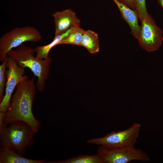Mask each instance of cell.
I'll list each match as a JSON object with an SVG mask.
<instances>
[{"label":"cell","instance_id":"1","mask_svg":"<svg viewBox=\"0 0 163 163\" xmlns=\"http://www.w3.org/2000/svg\"><path fill=\"white\" fill-rule=\"evenodd\" d=\"M36 89L33 78H28L18 85L6 112L4 121L5 124L7 125L14 122H23L30 126L37 133H38L40 122L36 118L32 111Z\"/></svg>","mask_w":163,"mask_h":163},{"label":"cell","instance_id":"2","mask_svg":"<svg viewBox=\"0 0 163 163\" xmlns=\"http://www.w3.org/2000/svg\"><path fill=\"white\" fill-rule=\"evenodd\" d=\"M35 53L34 49L23 43L16 50L9 51L7 56L14 59L19 67L28 68L31 70L37 78V89L42 92L45 88L52 60L50 56L46 59H40L34 56Z\"/></svg>","mask_w":163,"mask_h":163},{"label":"cell","instance_id":"3","mask_svg":"<svg viewBox=\"0 0 163 163\" xmlns=\"http://www.w3.org/2000/svg\"><path fill=\"white\" fill-rule=\"evenodd\" d=\"M37 133L26 123L22 121L0 125V147L7 148L24 155L26 149L32 146Z\"/></svg>","mask_w":163,"mask_h":163},{"label":"cell","instance_id":"4","mask_svg":"<svg viewBox=\"0 0 163 163\" xmlns=\"http://www.w3.org/2000/svg\"><path fill=\"white\" fill-rule=\"evenodd\" d=\"M42 38L36 28L30 26L16 27L0 38V61L2 62L8 53L26 42H36Z\"/></svg>","mask_w":163,"mask_h":163},{"label":"cell","instance_id":"5","mask_svg":"<svg viewBox=\"0 0 163 163\" xmlns=\"http://www.w3.org/2000/svg\"><path fill=\"white\" fill-rule=\"evenodd\" d=\"M97 154L102 163H128L133 160L149 162L150 160L146 152L135 145L111 148L100 145L97 148Z\"/></svg>","mask_w":163,"mask_h":163},{"label":"cell","instance_id":"6","mask_svg":"<svg viewBox=\"0 0 163 163\" xmlns=\"http://www.w3.org/2000/svg\"><path fill=\"white\" fill-rule=\"evenodd\" d=\"M141 125L135 123L124 130L113 131L100 138H93L88 143L107 148H118L135 145L139 135Z\"/></svg>","mask_w":163,"mask_h":163},{"label":"cell","instance_id":"7","mask_svg":"<svg viewBox=\"0 0 163 163\" xmlns=\"http://www.w3.org/2000/svg\"><path fill=\"white\" fill-rule=\"evenodd\" d=\"M141 21V25L137 39L139 45L149 52L157 50L161 46L163 40L162 30L150 14L143 18Z\"/></svg>","mask_w":163,"mask_h":163},{"label":"cell","instance_id":"8","mask_svg":"<svg viewBox=\"0 0 163 163\" xmlns=\"http://www.w3.org/2000/svg\"><path fill=\"white\" fill-rule=\"evenodd\" d=\"M7 68L5 93L0 102V111L5 113L10 105L14 89L19 83L28 78L27 75H24L25 68L18 66L14 59L8 56Z\"/></svg>","mask_w":163,"mask_h":163},{"label":"cell","instance_id":"9","mask_svg":"<svg viewBox=\"0 0 163 163\" xmlns=\"http://www.w3.org/2000/svg\"><path fill=\"white\" fill-rule=\"evenodd\" d=\"M55 27V36L63 34L74 27H80V20L71 9L55 11L52 14Z\"/></svg>","mask_w":163,"mask_h":163},{"label":"cell","instance_id":"10","mask_svg":"<svg viewBox=\"0 0 163 163\" xmlns=\"http://www.w3.org/2000/svg\"><path fill=\"white\" fill-rule=\"evenodd\" d=\"M113 0L118 7L122 18L129 26L132 35L137 39L139 35L140 26L139 24V17L136 11L117 0Z\"/></svg>","mask_w":163,"mask_h":163},{"label":"cell","instance_id":"11","mask_svg":"<svg viewBox=\"0 0 163 163\" xmlns=\"http://www.w3.org/2000/svg\"><path fill=\"white\" fill-rule=\"evenodd\" d=\"M10 149L0 148V163H45L44 160H36L24 157Z\"/></svg>","mask_w":163,"mask_h":163},{"label":"cell","instance_id":"12","mask_svg":"<svg viewBox=\"0 0 163 163\" xmlns=\"http://www.w3.org/2000/svg\"><path fill=\"white\" fill-rule=\"evenodd\" d=\"M79 27H72L65 33L55 36L53 41L50 43L45 45L38 46L34 48L36 56L41 59H46L49 56V53L50 50L54 46L59 45V43L67 37L73 30Z\"/></svg>","mask_w":163,"mask_h":163},{"label":"cell","instance_id":"13","mask_svg":"<svg viewBox=\"0 0 163 163\" xmlns=\"http://www.w3.org/2000/svg\"><path fill=\"white\" fill-rule=\"evenodd\" d=\"M98 35L94 31L85 30L81 42V46L86 49L91 54H95L100 50Z\"/></svg>","mask_w":163,"mask_h":163},{"label":"cell","instance_id":"14","mask_svg":"<svg viewBox=\"0 0 163 163\" xmlns=\"http://www.w3.org/2000/svg\"><path fill=\"white\" fill-rule=\"evenodd\" d=\"M45 163H102V162L99 156L97 154L80 155L64 160L50 161H46Z\"/></svg>","mask_w":163,"mask_h":163},{"label":"cell","instance_id":"15","mask_svg":"<svg viewBox=\"0 0 163 163\" xmlns=\"http://www.w3.org/2000/svg\"><path fill=\"white\" fill-rule=\"evenodd\" d=\"M85 30L80 27L72 30L59 43L61 44H70L81 46V42Z\"/></svg>","mask_w":163,"mask_h":163},{"label":"cell","instance_id":"16","mask_svg":"<svg viewBox=\"0 0 163 163\" xmlns=\"http://www.w3.org/2000/svg\"><path fill=\"white\" fill-rule=\"evenodd\" d=\"M8 61V56L0 65V102L4 97L6 79V68Z\"/></svg>","mask_w":163,"mask_h":163},{"label":"cell","instance_id":"17","mask_svg":"<svg viewBox=\"0 0 163 163\" xmlns=\"http://www.w3.org/2000/svg\"><path fill=\"white\" fill-rule=\"evenodd\" d=\"M134 4L136 11L140 21L143 18L149 15L147 10L145 0H134Z\"/></svg>","mask_w":163,"mask_h":163},{"label":"cell","instance_id":"18","mask_svg":"<svg viewBox=\"0 0 163 163\" xmlns=\"http://www.w3.org/2000/svg\"><path fill=\"white\" fill-rule=\"evenodd\" d=\"M120 2L126 5L130 8L136 11L134 0H117Z\"/></svg>","mask_w":163,"mask_h":163},{"label":"cell","instance_id":"19","mask_svg":"<svg viewBox=\"0 0 163 163\" xmlns=\"http://www.w3.org/2000/svg\"><path fill=\"white\" fill-rule=\"evenodd\" d=\"M6 113L0 111V125H2L4 122V119L5 115Z\"/></svg>","mask_w":163,"mask_h":163},{"label":"cell","instance_id":"20","mask_svg":"<svg viewBox=\"0 0 163 163\" xmlns=\"http://www.w3.org/2000/svg\"><path fill=\"white\" fill-rule=\"evenodd\" d=\"M159 4L162 6L163 8V0H157Z\"/></svg>","mask_w":163,"mask_h":163}]
</instances>
